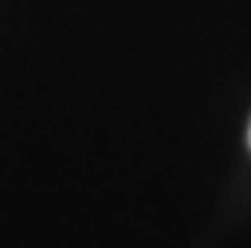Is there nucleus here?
<instances>
[{"label": "nucleus", "instance_id": "obj_1", "mask_svg": "<svg viewBox=\"0 0 251 248\" xmlns=\"http://www.w3.org/2000/svg\"><path fill=\"white\" fill-rule=\"evenodd\" d=\"M248 144H251V129H248Z\"/></svg>", "mask_w": 251, "mask_h": 248}]
</instances>
